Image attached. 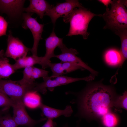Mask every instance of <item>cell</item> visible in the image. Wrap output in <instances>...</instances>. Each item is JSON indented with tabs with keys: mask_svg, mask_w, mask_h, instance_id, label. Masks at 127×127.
<instances>
[{
	"mask_svg": "<svg viewBox=\"0 0 127 127\" xmlns=\"http://www.w3.org/2000/svg\"><path fill=\"white\" fill-rule=\"evenodd\" d=\"M2 113L1 111H0V115Z\"/></svg>",
	"mask_w": 127,
	"mask_h": 127,
	"instance_id": "31",
	"label": "cell"
},
{
	"mask_svg": "<svg viewBox=\"0 0 127 127\" xmlns=\"http://www.w3.org/2000/svg\"><path fill=\"white\" fill-rule=\"evenodd\" d=\"M13 100L0 91V108L12 107Z\"/></svg>",
	"mask_w": 127,
	"mask_h": 127,
	"instance_id": "25",
	"label": "cell"
},
{
	"mask_svg": "<svg viewBox=\"0 0 127 127\" xmlns=\"http://www.w3.org/2000/svg\"><path fill=\"white\" fill-rule=\"evenodd\" d=\"M66 94L76 96V99L71 101L77 105L75 116L87 120L101 118L110 111L117 96L112 87L100 82L89 84L79 93L69 91Z\"/></svg>",
	"mask_w": 127,
	"mask_h": 127,
	"instance_id": "1",
	"label": "cell"
},
{
	"mask_svg": "<svg viewBox=\"0 0 127 127\" xmlns=\"http://www.w3.org/2000/svg\"><path fill=\"white\" fill-rule=\"evenodd\" d=\"M43 78V81L40 83H37L34 88L35 91L44 93L46 88H47L50 91H52L57 87L80 80H91L94 79V77L91 75L81 78L72 77L64 75L55 76H51Z\"/></svg>",
	"mask_w": 127,
	"mask_h": 127,
	"instance_id": "6",
	"label": "cell"
},
{
	"mask_svg": "<svg viewBox=\"0 0 127 127\" xmlns=\"http://www.w3.org/2000/svg\"><path fill=\"white\" fill-rule=\"evenodd\" d=\"M48 71L43 69L39 68L33 66L32 71V77L34 80L40 77L43 78L48 76Z\"/></svg>",
	"mask_w": 127,
	"mask_h": 127,
	"instance_id": "26",
	"label": "cell"
},
{
	"mask_svg": "<svg viewBox=\"0 0 127 127\" xmlns=\"http://www.w3.org/2000/svg\"><path fill=\"white\" fill-rule=\"evenodd\" d=\"M8 23L4 18L0 16V36L6 35Z\"/></svg>",
	"mask_w": 127,
	"mask_h": 127,
	"instance_id": "27",
	"label": "cell"
},
{
	"mask_svg": "<svg viewBox=\"0 0 127 127\" xmlns=\"http://www.w3.org/2000/svg\"><path fill=\"white\" fill-rule=\"evenodd\" d=\"M104 57L107 63L112 66L119 65L122 60L119 51L113 49L107 50L105 53Z\"/></svg>",
	"mask_w": 127,
	"mask_h": 127,
	"instance_id": "18",
	"label": "cell"
},
{
	"mask_svg": "<svg viewBox=\"0 0 127 127\" xmlns=\"http://www.w3.org/2000/svg\"><path fill=\"white\" fill-rule=\"evenodd\" d=\"M57 125L56 123L53 119H47L46 122L42 127H56Z\"/></svg>",
	"mask_w": 127,
	"mask_h": 127,
	"instance_id": "28",
	"label": "cell"
},
{
	"mask_svg": "<svg viewBox=\"0 0 127 127\" xmlns=\"http://www.w3.org/2000/svg\"><path fill=\"white\" fill-rule=\"evenodd\" d=\"M42 111V115L47 119H53L62 115L66 117H70L73 112L71 106L67 105L63 110L55 108L42 103L40 108Z\"/></svg>",
	"mask_w": 127,
	"mask_h": 127,
	"instance_id": "15",
	"label": "cell"
},
{
	"mask_svg": "<svg viewBox=\"0 0 127 127\" xmlns=\"http://www.w3.org/2000/svg\"><path fill=\"white\" fill-rule=\"evenodd\" d=\"M99 2L102 3L106 7V10L108 8V6L110 4H111L112 1L111 0H98Z\"/></svg>",
	"mask_w": 127,
	"mask_h": 127,
	"instance_id": "29",
	"label": "cell"
},
{
	"mask_svg": "<svg viewBox=\"0 0 127 127\" xmlns=\"http://www.w3.org/2000/svg\"><path fill=\"white\" fill-rule=\"evenodd\" d=\"M48 66L50 67L52 72L51 76H53L63 75L78 69L84 70L79 66L67 62L61 61L57 63H52L50 62L48 64Z\"/></svg>",
	"mask_w": 127,
	"mask_h": 127,
	"instance_id": "13",
	"label": "cell"
},
{
	"mask_svg": "<svg viewBox=\"0 0 127 127\" xmlns=\"http://www.w3.org/2000/svg\"><path fill=\"white\" fill-rule=\"evenodd\" d=\"M33 14L24 12L23 15V21L22 27L25 29H29L31 32L33 39V44L30 49L32 55L37 56V49L40 40L42 39V35L44 31V24L39 23L37 18H33L32 16Z\"/></svg>",
	"mask_w": 127,
	"mask_h": 127,
	"instance_id": "7",
	"label": "cell"
},
{
	"mask_svg": "<svg viewBox=\"0 0 127 127\" xmlns=\"http://www.w3.org/2000/svg\"><path fill=\"white\" fill-rule=\"evenodd\" d=\"M83 8L78 0H66L62 3H57L48 10L45 16L50 18L52 23L55 26L57 19L61 17L65 16L71 13L75 8Z\"/></svg>",
	"mask_w": 127,
	"mask_h": 127,
	"instance_id": "10",
	"label": "cell"
},
{
	"mask_svg": "<svg viewBox=\"0 0 127 127\" xmlns=\"http://www.w3.org/2000/svg\"><path fill=\"white\" fill-rule=\"evenodd\" d=\"M7 46L4 56L13 59L16 61L18 59L26 56L30 48L25 46L18 38L13 36L10 30L7 40Z\"/></svg>",
	"mask_w": 127,
	"mask_h": 127,
	"instance_id": "9",
	"label": "cell"
},
{
	"mask_svg": "<svg viewBox=\"0 0 127 127\" xmlns=\"http://www.w3.org/2000/svg\"><path fill=\"white\" fill-rule=\"evenodd\" d=\"M115 34L120 37L121 41L120 49L119 51L122 60L119 68L122 65L127 58V29L116 32Z\"/></svg>",
	"mask_w": 127,
	"mask_h": 127,
	"instance_id": "19",
	"label": "cell"
},
{
	"mask_svg": "<svg viewBox=\"0 0 127 127\" xmlns=\"http://www.w3.org/2000/svg\"><path fill=\"white\" fill-rule=\"evenodd\" d=\"M102 121L106 127H115L117 125L118 119L116 115L109 111L101 118Z\"/></svg>",
	"mask_w": 127,
	"mask_h": 127,
	"instance_id": "20",
	"label": "cell"
},
{
	"mask_svg": "<svg viewBox=\"0 0 127 127\" xmlns=\"http://www.w3.org/2000/svg\"><path fill=\"white\" fill-rule=\"evenodd\" d=\"M33 67L28 66L24 68L23 72V77L20 80L21 82L27 84H32L35 82L32 77Z\"/></svg>",
	"mask_w": 127,
	"mask_h": 127,
	"instance_id": "23",
	"label": "cell"
},
{
	"mask_svg": "<svg viewBox=\"0 0 127 127\" xmlns=\"http://www.w3.org/2000/svg\"><path fill=\"white\" fill-rule=\"evenodd\" d=\"M43 60V56L32 55L23 58V62L24 68L28 66H33L37 64L41 65Z\"/></svg>",
	"mask_w": 127,
	"mask_h": 127,
	"instance_id": "21",
	"label": "cell"
},
{
	"mask_svg": "<svg viewBox=\"0 0 127 127\" xmlns=\"http://www.w3.org/2000/svg\"><path fill=\"white\" fill-rule=\"evenodd\" d=\"M12 64L9 63V59L4 56V50L0 51V79L7 78L14 73Z\"/></svg>",
	"mask_w": 127,
	"mask_h": 127,
	"instance_id": "17",
	"label": "cell"
},
{
	"mask_svg": "<svg viewBox=\"0 0 127 127\" xmlns=\"http://www.w3.org/2000/svg\"><path fill=\"white\" fill-rule=\"evenodd\" d=\"M30 3L27 7L24 8V12L33 14L35 13L42 19L43 17L54 5H50L44 0H30Z\"/></svg>",
	"mask_w": 127,
	"mask_h": 127,
	"instance_id": "14",
	"label": "cell"
},
{
	"mask_svg": "<svg viewBox=\"0 0 127 127\" xmlns=\"http://www.w3.org/2000/svg\"><path fill=\"white\" fill-rule=\"evenodd\" d=\"M127 92L125 91L122 95L117 96L113 104V107L122 108L127 110Z\"/></svg>",
	"mask_w": 127,
	"mask_h": 127,
	"instance_id": "24",
	"label": "cell"
},
{
	"mask_svg": "<svg viewBox=\"0 0 127 127\" xmlns=\"http://www.w3.org/2000/svg\"><path fill=\"white\" fill-rule=\"evenodd\" d=\"M110 9L108 8L102 15L106 23L105 28H109L115 33L127 29V0L112 1Z\"/></svg>",
	"mask_w": 127,
	"mask_h": 127,
	"instance_id": "3",
	"label": "cell"
},
{
	"mask_svg": "<svg viewBox=\"0 0 127 127\" xmlns=\"http://www.w3.org/2000/svg\"><path fill=\"white\" fill-rule=\"evenodd\" d=\"M79 122H78L77 124L76 127H79ZM62 127H69L67 123L64 125Z\"/></svg>",
	"mask_w": 127,
	"mask_h": 127,
	"instance_id": "30",
	"label": "cell"
},
{
	"mask_svg": "<svg viewBox=\"0 0 127 127\" xmlns=\"http://www.w3.org/2000/svg\"><path fill=\"white\" fill-rule=\"evenodd\" d=\"M62 38L58 37L54 31V28L50 35L45 39L46 52L41 65L43 69L48 67V64L51 62L50 59L54 57L55 54L54 51L56 48H59L65 45L63 43Z\"/></svg>",
	"mask_w": 127,
	"mask_h": 127,
	"instance_id": "12",
	"label": "cell"
},
{
	"mask_svg": "<svg viewBox=\"0 0 127 127\" xmlns=\"http://www.w3.org/2000/svg\"><path fill=\"white\" fill-rule=\"evenodd\" d=\"M59 48L61 53L59 55H55L54 57L58 58L61 61L70 62L79 66L84 70H88L94 75H97V71L89 66L76 56L79 53L76 50L72 48H68L65 45Z\"/></svg>",
	"mask_w": 127,
	"mask_h": 127,
	"instance_id": "11",
	"label": "cell"
},
{
	"mask_svg": "<svg viewBox=\"0 0 127 127\" xmlns=\"http://www.w3.org/2000/svg\"><path fill=\"white\" fill-rule=\"evenodd\" d=\"M37 83H23L20 81L0 79V91L12 100L22 99L28 92L34 90Z\"/></svg>",
	"mask_w": 127,
	"mask_h": 127,
	"instance_id": "5",
	"label": "cell"
},
{
	"mask_svg": "<svg viewBox=\"0 0 127 127\" xmlns=\"http://www.w3.org/2000/svg\"><path fill=\"white\" fill-rule=\"evenodd\" d=\"M25 0H0V13H5L10 26L16 27L22 25Z\"/></svg>",
	"mask_w": 127,
	"mask_h": 127,
	"instance_id": "4",
	"label": "cell"
},
{
	"mask_svg": "<svg viewBox=\"0 0 127 127\" xmlns=\"http://www.w3.org/2000/svg\"><path fill=\"white\" fill-rule=\"evenodd\" d=\"M13 118L10 115H0V127H17Z\"/></svg>",
	"mask_w": 127,
	"mask_h": 127,
	"instance_id": "22",
	"label": "cell"
},
{
	"mask_svg": "<svg viewBox=\"0 0 127 127\" xmlns=\"http://www.w3.org/2000/svg\"><path fill=\"white\" fill-rule=\"evenodd\" d=\"M12 100L13 103L12 107L13 108V114L12 117L18 126L21 125L34 127L37 124L47 120L46 118L38 120L33 119L27 113L22 99Z\"/></svg>",
	"mask_w": 127,
	"mask_h": 127,
	"instance_id": "8",
	"label": "cell"
},
{
	"mask_svg": "<svg viewBox=\"0 0 127 127\" xmlns=\"http://www.w3.org/2000/svg\"><path fill=\"white\" fill-rule=\"evenodd\" d=\"M96 16H100L102 15L94 14L84 7L75 8L71 13L63 17L64 22L70 24L69 31L66 36L80 35L84 39H87L89 35L87 31L89 23Z\"/></svg>",
	"mask_w": 127,
	"mask_h": 127,
	"instance_id": "2",
	"label": "cell"
},
{
	"mask_svg": "<svg viewBox=\"0 0 127 127\" xmlns=\"http://www.w3.org/2000/svg\"><path fill=\"white\" fill-rule=\"evenodd\" d=\"M38 92L33 90L25 95L22 99L25 106L33 109L40 108L43 103L41 97Z\"/></svg>",
	"mask_w": 127,
	"mask_h": 127,
	"instance_id": "16",
	"label": "cell"
}]
</instances>
